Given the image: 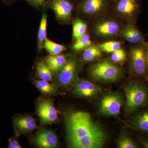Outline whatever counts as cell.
Masks as SVG:
<instances>
[{
	"instance_id": "44dd1931",
	"label": "cell",
	"mask_w": 148,
	"mask_h": 148,
	"mask_svg": "<svg viewBox=\"0 0 148 148\" xmlns=\"http://www.w3.org/2000/svg\"><path fill=\"white\" fill-rule=\"evenodd\" d=\"M102 51L98 46L91 44L83 50V61L85 62H91L101 58Z\"/></svg>"
},
{
	"instance_id": "52a82bcc",
	"label": "cell",
	"mask_w": 148,
	"mask_h": 148,
	"mask_svg": "<svg viewBox=\"0 0 148 148\" xmlns=\"http://www.w3.org/2000/svg\"><path fill=\"white\" fill-rule=\"evenodd\" d=\"M74 3L71 0H49L47 6L53 11L59 23L67 24L71 20Z\"/></svg>"
},
{
	"instance_id": "2e32d148",
	"label": "cell",
	"mask_w": 148,
	"mask_h": 148,
	"mask_svg": "<svg viewBox=\"0 0 148 148\" xmlns=\"http://www.w3.org/2000/svg\"><path fill=\"white\" fill-rule=\"evenodd\" d=\"M130 125L135 130L148 133V110L136 114L131 120Z\"/></svg>"
},
{
	"instance_id": "4fadbf2b",
	"label": "cell",
	"mask_w": 148,
	"mask_h": 148,
	"mask_svg": "<svg viewBox=\"0 0 148 148\" xmlns=\"http://www.w3.org/2000/svg\"><path fill=\"white\" fill-rule=\"evenodd\" d=\"M33 142L39 148H54L58 145V140L56 134L49 130L42 129L34 136Z\"/></svg>"
},
{
	"instance_id": "1f68e13d",
	"label": "cell",
	"mask_w": 148,
	"mask_h": 148,
	"mask_svg": "<svg viewBox=\"0 0 148 148\" xmlns=\"http://www.w3.org/2000/svg\"><path fill=\"white\" fill-rule=\"evenodd\" d=\"M144 47L145 49V55L146 59H147V63L148 66V43H144Z\"/></svg>"
},
{
	"instance_id": "5bb4252c",
	"label": "cell",
	"mask_w": 148,
	"mask_h": 148,
	"mask_svg": "<svg viewBox=\"0 0 148 148\" xmlns=\"http://www.w3.org/2000/svg\"><path fill=\"white\" fill-rule=\"evenodd\" d=\"M13 123L15 132L18 135L32 132L37 127L35 119L29 116L14 117Z\"/></svg>"
},
{
	"instance_id": "277c9868",
	"label": "cell",
	"mask_w": 148,
	"mask_h": 148,
	"mask_svg": "<svg viewBox=\"0 0 148 148\" xmlns=\"http://www.w3.org/2000/svg\"><path fill=\"white\" fill-rule=\"evenodd\" d=\"M80 63L76 56H68L64 67L56 73V81L58 86L67 87L73 84L78 79Z\"/></svg>"
},
{
	"instance_id": "cb8c5ba5",
	"label": "cell",
	"mask_w": 148,
	"mask_h": 148,
	"mask_svg": "<svg viewBox=\"0 0 148 148\" xmlns=\"http://www.w3.org/2000/svg\"><path fill=\"white\" fill-rule=\"evenodd\" d=\"M117 146L119 148H138L137 143L125 132H122L120 134L117 141Z\"/></svg>"
},
{
	"instance_id": "d4e9b609",
	"label": "cell",
	"mask_w": 148,
	"mask_h": 148,
	"mask_svg": "<svg viewBox=\"0 0 148 148\" xmlns=\"http://www.w3.org/2000/svg\"><path fill=\"white\" fill-rule=\"evenodd\" d=\"M91 44H92V42L90 36L86 33L75 41L74 44L72 45V49L75 52H79L84 50Z\"/></svg>"
},
{
	"instance_id": "484cf974",
	"label": "cell",
	"mask_w": 148,
	"mask_h": 148,
	"mask_svg": "<svg viewBox=\"0 0 148 148\" xmlns=\"http://www.w3.org/2000/svg\"><path fill=\"white\" fill-rule=\"evenodd\" d=\"M102 51L112 53L120 48L121 43L117 41H110L102 43L98 45Z\"/></svg>"
},
{
	"instance_id": "3957f363",
	"label": "cell",
	"mask_w": 148,
	"mask_h": 148,
	"mask_svg": "<svg viewBox=\"0 0 148 148\" xmlns=\"http://www.w3.org/2000/svg\"><path fill=\"white\" fill-rule=\"evenodd\" d=\"M89 75L97 82L113 83L122 77L123 71L115 63L108 60L95 62L88 69Z\"/></svg>"
},
{
	"instance_id": "8992f818",
	"label": "cell",
	"mask_w": 148,
	"mask_h": 148,
	"mask_svg": "<svg viewBox=\"0 0 148 148\" xmlns=\"http://www.w3.org/2000/svg\"><path fill=\"white\" fill-rule=\"evenodd\" d=\"M123 102V98L119 93L106 94L99 102V111L104 115L116 116L120 113Z\"/></svg>"
},
{
	"instance_id": "f546056e",
	"label": "cell",
	"mask_w": 148,
	"mask_h": 148,
	"mask_svg": "<svg viewBox=\"0 0 148 148\" xmlns=\"http://www.w3.org/2000/svg\"><path fill=\"white\" fill-rule=\"evenodd\" d=\"M139 142L143 147L148 148V138H141L139 139Z\"/></svg>"
},
{
	"instance_id": "ba28073f",
	"label": "cell",
	"mask_w": 148,
	"mask_h": 148,
	"mask_svg": "<svg viewBox=\"0 0 148 148\" xmlns=\"http://www.w3.org/2000/svg\"><path fill=\"white\" fill-rule=\"evenodd\" d=\"M110 0H79L77 9L82 15L91 17L104 13L108 7Z\"/></svg>"
},
{
	"instance_id": "9a60e30c",
	"label": "cell",
	"mask_w": 148,
	"mask_h": 148,
	"mask_svg": "<svg viewBox=\"0 0 148 148\" xmlns=\"http://www.w3.org/2000/svg\"><path fill=\"white\" fill-rule=\"evenodd\" d=\"M120 34L121 37L130 43L136 44L145 43L144 37L133 21H128Z\"/></svg>"
},
{
	"instance_id": "5b68a950",
	"label": "cell",
	"mask_w": 148,
	"mask_h": 148,
	"mask_svg": "<svg viewBox=\"0 0 148 148\" xmlns=\"http://www.w3.org/2000/svg\"><path fill=\"white\" fill-rule=\"evenodd\" d=\"M129 57V69L131 73L135 76L147 77V63L144 46H139L131 49Z\"/></svg>"
},
{
	"instance_id": "9c48e42d",
	"label": "cell",
	"mask_w": 148,
	"mask_h": 148,
	"mask_svg": "<svg viewBox=\"0 0 148 148\" xmlns=\"http://www.w3.org/2000/svg\"><path fill=\"white\" fill-rule=\"evenodd\" d=\"M114 2L116 13L128 21L134 22L140 8L138 0H115Z\"/></svg>"
},
{
	"instance_id": "e0dca14e",
	"label": "cell",
	"mask_w": 148,
	"mask_h": 148,
	"mask_svg": "<svg viewBox=\"0 0 148 148\" xmlns=\"http://www.w3.org/2000/svg\"><path fill=\"white\" fill-rule=\"evenodd\" d=\"M68 56L64 54L50 55L46 57L45 61L54 73H57L66 63Z\"/></svg>"
},
{
	"instance_id": "836d02e7",
	"label": "cell",
	"mask_w": 148,
	"mask_h": 148,
	"mask_svg": "<svg viewBox=\"0 0 148 148\" xmlns=\"http://www.w3.org/2000/svg\"><path fill=\"white\" fill-rule=\"evenodd\" d=\"M111 1H115V0H110Z\"/></svg>"
},
{
	"instance_id": "7a4b0ae2",
	"label": "cell",
	"mask_w": 148,
	"mask_h": 148,
	"mask_svg": "<svg viewBox=\"0 0 148 148\" xmlns=\"http://www.w3.org/2000/svg\"><path fill=\"white\" fill-rule=\"evenodd\" d=\"M125 110L130 114L148 106V88L138 82H132L124 87Z\"/></svg>"
},
{
	"instance_id": "8fae6325",
	"label": "cell",
	"mask_w": 148,
	"mask_h": 148,
	"mask_svg": "<svg viewBox=\"0 0 148 148\" xmlns=\"http://www.w3.org/2000/svg\"><path fill=\"white\" fill-rule=\"evenodd\" d=\"M37 113L42 123L44 124H51L57 121L58 112L52 101L49 99H41L38 102Z\"/></svg>"
},
{
	"instance_id": "d6a6232c",
	"label": "cell",
	"mask_w": 148,
	"mask_h": 148,
	"mask_svg": "<svg viewBox=\"0 0 148 148\" xmlns=\"http://www.w3.org/2000/svg\"><path fill=\"white\" fill-rule=\"evenodd\" d=\"M72 1L74 2V3L77 2L79 0H71Z\"/></svg>"
},
{
	"instance_id": "ac0fdd59",
	"label": "cell",
	"mask_w": 148,
	"mask_h": 148,
	"mask_svg": "<svg viewBox=\"0 0 148 148\" xmlns=\"http://www.w3.org/2000/svg\"><path fill=\"white\" fill-rule=\"evenodd\" d=\"M47 7H44L42 10L41 18L40 22L38 34V48L39 51H41L43 47V43L47 37Z\"/></svg>"
},
{
	"instance_id": "603a6c76",
	"label": "cell",
	"mask_w": 148,
	"mask_h": 148,
	"mask_svg": "<svg viewBox=\"0 0 148 148\" xmlns=\"http://www.w3.org/2000/svg\"><path fill=\"white\" fill-rule=\"evenodd\" d=\"M43 47L51 55L61 54L66 49L65 46L54 42L47 38H46L44 42Z\"/></svg>"
},
{
	"instance_id": "4316f807",
	"label": "cell",
	"mask_w": 148,
	"mask_h": 148,
	"mask_svg": "<svg viewBox=\"0 0 148 148\" xmlns=\"http://www.w3.org/2000/svg\"><path fill=\"white\" fill-rule=\"evenodd\" d=\"M127 58V54L124 49L119 48L112 53L111 61L114 63H121Z\"/></svg>"
},
{
	"instance_id": "6da1fadb",
	"label": "cell",
	"mask_w": 148,
	"mask_h": 148,
	"mask_svg": "<svg viewBox=\"0 0 148 148\" xmlns=\"http://www.w3.org/2000/svg\"><path fill=\"white\" fill-rule=\"evenodd\" d=\"M67 139L73 148H101L107 140V134L92 119L90 114L78 111L70 115L66 122Z\"/></svg>"
},
{
	"instance_id": "7c38bea8",
	"label": "cell",
	"mask_w": 148,
	"mask_h": 148,
	"mask_svg": "<svg viewBox=\"0 0 148 148\" xmlns=\"http://www.w3.org/2000/svg\"><path fill=\"white\" fill-rule=\"evenodd\" d=\"M73 84V92L78 97L92 98L99 95L101 91V88L98 85L87 80L77 79Z\"/></svg>"
},
{
	"instance_id": "7402d4cb",
	"label": "cell",
	"mask_w": 148,
	"mask_h": 148,
	"mask_svg": "<svg viewBox=\"0 0 148 148\" xmlns=\"http://www.w3.org/2000/svg\"><path fill=\"white\" fill-rule=\"evenodd\" d=\"M73 39L75 41L86 34L87 24L79 18H75L72 21Z\"/></svg>"
},
{
	"instance_id": "d6986e66",
	"label": "cell",
	"mask_w": 148,
	"mask_h": 148,
	"mask_svg": "<svg viewBox=\"0 0 148 148\" xmlns=\"http://www.w3.org/2000/svg\"><path fill=\"white\" fill-rule=\"evenodd\" d=\"M36 71L40 79L49 82L53 80L54 73L45 60L38 61L36 66Z\"/></svg>"
},
{
	"instance_id": "ffe728a7",
	"label": "cell",
	"mask_w": 148,
	"mask_h": 148,
	"mask_svg": "<svg viewBox=\"0 0 148 148\" xmlns=\"http://www.w3.org/2000/svg\"><path fill=\"white\" fill-rule=\"evenodd\" d=\"M34 81L36 87L44 95H56L58 92L57 87L49 82H50L42 79H34Z\"/></svg>"
},
{
	"instance_id": "4dcf8cb0",
	"label": "cell",
	"mask_w": 148,
	"mask_h": 148,
	"mask_svg": "<svg viewBox=\"0 0 148 148\" xmlns=\"http://www.w3.org/2000/svg\"><path fill=\"white\" fill-rule=\"evenodd\" d=\"M5 5L9 6L13 4L18 0H0Z\"/></svg>"
},
{
	"instance_id": "83f0119b",
	"label": "cell",
	"mask_w": 148,
	"mask_h": 148,
	"mask_svg": "<svg viewBox=\"0 0 148 148\" xmlns=\"http://www.w3.org/2000/svg\"><path fill=\"white\" fill-rule=\"evenodd\" d=\"M29 5L34 8L40 9L44 7L47 6L49 0H25Z\"/></svg>"
},
{
	"instance_id": "30bf717a",
	"label": "cell",
	"mask_w": 148,
	"mask_h": 148,
	"mask_svg": "<svg viewBox=\"0 0 148 148\" xmlns=\"http://www.w3.org/2000/svg\"><path fill=\"white\" fill-rule=\"evenodd\" d=\"M120 24L112 18H105L96 22L93 27V32L96 36L103 38H111L121 32Z\"/></svg>"
},
{
	"instance_id": "f1b7e54d",
	"label": "cell",
	"mask_w": 148,
	"mask_h": 148,
	"mask_svg": "<svg viewBox=\"0 0 148 148\" xmlns=\"http://www.w3.org/2000/svg\"><path fill=\"white\" fill-rule=\"evenodd\" d=\"M8 147L10 148H21L17 140L14 138H11L8 140Z\"/></svg>"
}]
</instances>
